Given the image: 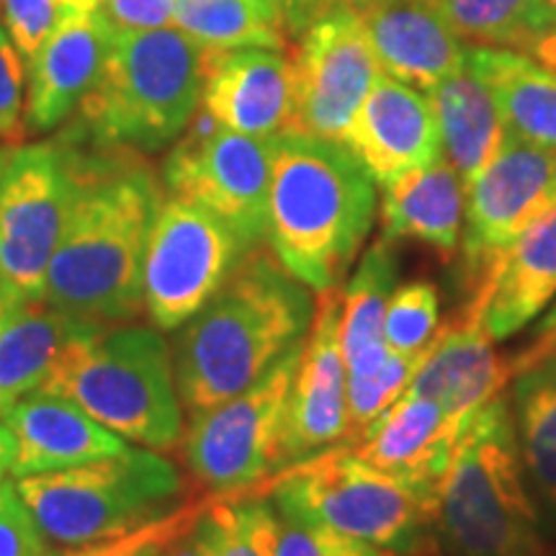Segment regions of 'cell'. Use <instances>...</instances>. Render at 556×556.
I'll return each mask as SVG.
<instances>
[{"label": "cell", "mask_w": 556, "mask_h": 556, "mask_svg": "<svg viewBox=\"0 0 556 556\" xmlns=\"http://www.w3.org/2000/svg\"><path fill=\"white\" fill-rule=\"evenodd\" d=\"M65 139L78 186L41 299L83 323H135L144 309L142 263L163 180L135 150Z\"/></svg>", "instance_id": "obj_1"}, {"label": "cell", "mask_w": 556, "mask_h": 556, "mask_svg": "<svg viewBox=\"0 0 556 556\" xmlns=\"http://www.w3.org/2000/svg\"><path fill=\"white\" fill-rule=\"evenodd\" d=\"M309 287L266 242L245 250L208 302L173 338V368L189 415L219 405L266 377L302 343L315 317Z\"/></svg>", "instance_id": "obj_2"}, {"label": "cell", "mask_w": 556, "mask_h": 556, "mask_svg": "<svg viewBox=\"0 0 556 556\" xmlns=\"http://www.w3.org/2000/svg\"><path fill=\"white\" fill-rule=\"evenodd\" d=\"M377 219V180L338 139H274L266 242L276 261L312 291L336 289Z\"/></svg>", "instance_id": "obj_3"}, {"label": "cell", "mask_w": 556, "mask_h": 556, "mask_svg": "<svg viewBox=\"0 0 556 556\" xmlns=\"http://www.w3.org/2000/svg\"><path fill=\"white\" fill-rule=\"evenodd\" d=\"M206 60L208 50L178 26L114 34L101 78L65 137L135 152L168 148L199 114Z\"/></svg>", "instance_id": "obj_4"}, {"label": "cell", "mask_w": 556, "mask_h": 556, "mask_svg": "<svg viewBox=\"0 0 556 556\" xmlns=\"http://www.w3.org/2000/svg\"><path fill=\"white\" fill-rule=\"evenodd\" d=\"M41 389L73 400L127 443L157 454L184 443L173 351L155 325H103L75 338Z\"/></svg>", "instance_id": "obj_5"}, {"label": "cell", "mask_w": 556, "mask_h": 556, "mask_svg": "<svg viewBox=\"0 0 556 556\" xmlns=\"http://www.w3.org/2000/svg\"><path fill=\"white\" fill-rule=\"evenodd\" d=\"M435 539L448 556L544 554L505 394L464 417L451 467L438 484Z\"/></svg>", "instance_id": "obj_6"}, {"label": "cell", "mask_w": 556, "mask_h": 556, "mask_svg": "<svg viewBox=\"0 0 556 556\" xmlns=\"http://www.w3.org/2000/svg\"><path fill=\"white\" fill-rule=\"evenodd\" d=\"M261 495L278 516L366 541L394 556H422L435 539L438 492L371 467L348 446L289 464Z\"/></svg>", "instance_id": "obj_7"}, {"label": "cell", "mask_w": 556, "mask_h": 556, "mask_svg": "<svg viewBox=\"0 0 556 556\" xmlns=\"http://www.w3.org/2000/svg\"><path fill=\"white\" fill-rule=\"evenodd\" d=\"M16 490L41 533L65 552L119 539L186 503L176 464L142 446L16 479Z\"/></svg>", "instance_id": "obj_8"}, {"label": "cell", "mask_w": 556, "mask_h": 556, "mask_svg": "<svg viewBox=\"0 0 556 556\" xmlns=\"http://www.w3.org/2000/svg\"><path fill=\"white\" fill-rule=\"evenodd\" d=\"M299 351L302 343L245 392L191 415L184 433L186 464L204 490L214 495L255 492L289 467L283 430Z\"/></svg>", "instance_id": "obj_9"}, {"label": "cell", "mask_w": 556, "mask_h": 556, "mask_svg": "<svg viewBox=\"0 0 556 556\" xmlns=\"http://www.w3.org/2000/svg\"><path fill=\"white\" fill-rule=\"evenodd\" d=\"M78 173L65 137L5 148L0 160V289L41 296Z\"/></svg>", "instance_id": "obj_10"}, {"label": "cell", "mask_w": 556, "mask_h": 556, "mask_svg": "<svg viewBox=\"0 0 556 556\" xmlns=\"http://www.w3.org/2000/svg\"><path fill=\"white\" fill-rule=\"evenodd\" d=\"M274 139H258L222 127L199 109L189 129L163 163L168 197L191 201L238 235L245 248L266 242Z\"/></svg>", "instance_id": "obj_11"}, {"label": "cell", "mask_w": 556, "mask_h": 556, "mask_svg": "<svg viewBox=\"0 0 556 556\" xmlns=\"http://www.w3.org/2000/svg\"><path fill=\"white\" fill-rule=\"evenodd\" d=\"M245 248L219 217L191 201L168 197L152 219L142 263L144 312L157 330L186 325L217 294Z\"/></svg>", "instance_id": "obj_12"}, {"label": "cell", "mask_w": 556, "mask_h": 556, "mask_svg": "<svg viewBox=\"0 0 556 556\" xmlns=\"http://www.w3.org/2000/svg\"><path fill=\"white\" fill-rule=\"evenodd\" d=\"M554 206L556 150L528 144L505 131L495 157L464 199L458 278L469 296L482 287L500 255Z\"/></svg>", "instance_id": "obj_13"}, {"label": "cell", "mask_w": 556, "mask_h": 556, "mask_svg": "<svg viewBox=\"0 0 556 556\" xmlns=\"http://www.w3.org/2000/svg\"><path fill=\"white\" fill-rule=\"evenodd\" d=\"M294 127L291 131L338 139L381 75L364 24L343 5H330L296 37Z\"/></svg>", "instance_id": "obj_14"}, {"label": "cell", "mask_w": 556, "mask_h": 556, "mask_svg": "<svg viewBox=\"0 0 556 556\" xmlns=\"http://www.w3.org/2000/svg\"><path fill=\"white\" fill-rule=\"evenodd\" d=\"M345 358L340 340V289L319 291L309 332L302 340L287 405L283 451L302 462L351 438L345 392Z\"/></svg>", "instance_id": "obj_15"}, {"label": "cell", "mask_w": 556, "mask_h": 556, "mask_svg": "<svg viewBox=\"0 0 556 556\" xmlns=\"http://www.w3.org/2000/svg\"><path fill=\"white\" fill-rule=\"evenodd\" d=\"M343 144L384 189L443 157V139L428 93L381 73L366 93Z\"/></svg>", "instance_id": "obj_16"}, {"label": "cell", "mask_w": 556, "mask_h": 556, "mask_svg": "<svg viewBox=\"0 0 556 556\" xmlns=\"http://www.w3.org/2000/svg\"><path fill=\"white\" fill-rule=\"evenodd\" d=\"M294 62L281 50L208 52L201 109L240 135L276 139L294 127Z\"/></svg>", "instance_id": "obj_17"}, {"label": "cell", "mask_w": 556, "mask_h": 556, "mask_svg": "<svg viewBox=\"0 0 556 556\" xmlns=\"http://www.w3.org/2000/svg\"><path fill=\"white\" fill-rule=\"evenodd\" d=\"M114 31L99 11L70 13L26 62V135H47L73 119L99 83Z\"/></svg>", "instance_id": "obj_18"}, {"label": "cell", "mask_w": 556, "mask_h": 556, "mask_svg": "<svg viewBox=\"0 0 556 556\" xmlns=\"http://www.w3.org/2000/svg\"><path fill=\"white\" fill-rule=\"evenodd\" d=\"M510 379H516V358L500 356L482 315L469 304L456 323L433 338L405 392L438 402L448 417H467L500 397Z\"/></svg>", "instance_id": "obj_19"}, {"label": "cell", "mask_w": 556, "mask_h": 556, "mask_svg": "<svg viewBox=\"0 0 556 556\" xmlns=\"http://www.w3.org/2000/svg\"><path fill=\"white\" fill-rule=\"evenodd\" d=\"M462 422L464 417H448L438 402L402 392L345 446L371 467L438 492L454 458Z\"/></svg>", "instance_id": "obj_20"}, {"label": "cell", "mask_w": 556, "mask_h": 556, "mask_svg": "<svg viewBox=\"0 0 556 556\" xmlns=\"http://www.w3.org/2000/svg\"><path fill=\"white\" fill-rule=\"evenodd\" d=\"M3 420L16 441L11 479L78 467L129 448L124 438L103 428L73 400L45 389L13 402Z\"/></svg>", "instance_id": "obj_21"}, {"label": "cell", "mask_w": 556, "mask_h": 556, "mask_svg": "<svg viewBox=\"0 0 556 556\" xmlns=\"http://www.w3.org/2000/svg\"><path fill=\"white\" fill-rule=\"evenodd\" d=\"M358 18L381 73L422 93L467 65V47L433 0H381Z\"/></svg>", "instance_id": "obj_22"}, {"label": "cell", "mask_w": 556, "mask_h": 556, "mask_svg": "<svg viewBox=\"0 0 556 556\" xmlns=\"http://www.w3.org/2000/svg\"><path fill=\"white\" fill-rule=\"evenodd\" d=\"M556 296V206L533 222L490 268L469 296L492 340H507L533 323Z\"/></svg>", "instance_id": "obj_23"}, {"label": "cell", "mask_w": 556, "mask_h": 556, "mask_svg": "<svg viewBox=\"0 0 556 556\" xmlns=\"http://www.w3.org/2000/svg\"><path fill=\"white\" fill-rule=\"evenodd\" d=\"M96 328L103 325L70 317L41 296L0 289V417L13 402L41 389L62 351Z\"/></svg>", "instance_id": "obj_24"}, {"label": "cell", "mask_w": 556, "mask_h": 556, "mask_svg": "<svg viewBox=\"0 0 556 556\" xmlns=\"http://www.w3.org/2000/svg\"><path fill=\"white\" fill-rule=\"evenodd\" d=\"M462 178L443 155L426 168L407 173L381 193V238L389 242L415 240L454 255L464 227Z\"/></svg>", "instance_id": "obj_25"}, {"label": "cell", "mask_w": 556, "mask_h": 556, "mask_svg": "<svg viewBox=\"0 0 556 556\" xmlns=\"http://www.w3.org/2000/svg\"><path fill=\"white\" fill-rule=\"evenodd\" d=\"M428 99L441 127L443 155L467 191L503 144L505 124L495 93L467 62L458 73L428 90Z\"/></svg>", "instance_id": "obj_26"}, {"label": "cell", "mask_w": 556, "mask_h": 556, "mask_svg": "<svg viewBox=\"0 0 556 556\" xmlns=\"http://www.w3.org/2000/svg\"><path fill=\"white\" fill-rule=\"evenodd\" d=\"M467 62L495 93L507 135L556 150V73L518 50L471 47Z\"/></svg>", "instance_id": "obj_27"}, {"label": "cell", "mask_w": 556, "mask_h": 556, "mask_svg": "<svg viewBox=\"0 0 556 556\" xmlns=\"http://www.w3.org/2000/svg\"><path fill=\"white\" fill-rule=\"evenodd\" d=\"M400 258L394 242L379 238L361 255L358 266L340 289V340L348 377L377 371L389 356L384 315L389 296L400 287Z\"/></svg>", "instance_id": "obj_28"}, {"label": "cell", "mask_w": 556, "mask_h": 556, "mask_svg": "<svg viewBox=\"0 0 556 556\" xmlns=\"http://www.w3.org/2000/svg\"><path fill=\"white\" fill-rule=\"evenodd\" d=\"M510 409L526 475L556 507V353L518 368Z\"/></svg>", "instance_id": "obj_29"}, {"label": "cell", "mask_w": 556, "mask_h": 556, "mask_svg": "<svg viewBox=\"0 0 556 556\" xmlns=\"http://www.w3.org/2000/svg\"><path fill=\"white\" fill-rule=\"evenodd\" d=\"M173 26L186 31L208 52L289 50V34L253 0H176Z\"/></svg>", "instance_id": "obj_30"}, {"label": "cell", "mask_w": 556, "mask_h": 556, "mask_svg": "<svg viewBox=\"0 0 556 556\" xmlns=\"http://www.w3.org/2000/svg\"><path fill=\"white\" fill-rule=\"evenodd\" d=\"M201 526L208 556H276L278 513L261 492L208 500Z\"/></svg>", "instance_id": "obj_31"}, {"label": "cell", "mask_w": 556, "mask_h": 556, "mask_svg": "<svg viewBox=\"0 0 556 556\" xmlns=\"http://www.w3.org/2000/svg\"><path fill=\"white\" fill-rule=\"evenodd\" d=\"M536 0H433L462 41L492 50L528 52Z\"/></svg>", "instance_id": "obj_32"}, {"label": "cell", "mask_w": 556, "mask_h": 556, "mask_svg": "<svg viewBox=\"0 0 556 556\" xmlns=\"http://www.w3.org/2000/svg\"><path fill=\"white\" fill-rule=\"evenodd\" d=\"M438 289L430 281H407L389 296L384 315V343L394 353H420L438 336Z\"/></svg>", "instance_id": "obj_33"}, {"label": "cell", "mask_w": 556, "mask_h": 556, "mask_svg": "<svg viewBox=\"0 0 556 556\" xmlns=\"http://www.w3.org/2000/svg\"><path fill=\"white\" fill-rule=\"evenodd\" d=\"M430 348V345H428ZM428 348L420 353H394L389 351L377 371L366 377H345L348 417H351V438L361 433L374 417H379L389 405L402 397L409 381L428 356ZM348 438V441H351Z\"/></svg>", "instance_id": "obj_34"}, {"label": "cell", "mask_w": 556, "mask_h": 556, "mask_svg": "<svg viewBox=\"0 0 556 556\" xmlns=\"http://www.w3.org/2000/svg\"><path fill=\"white\" fill-rule=\"evenodd\" d=\"M206 505L208 497H191L184 505H178L176 510H170L168 516L150 520V523L139 526L137 531L124 533L119 539L101 541V544L93 546L73 548V552L60 556H163L173 541L199 523Z\"/></svg>", "instance_id": "obj_35"}, {"label": "cell", "mask_w": 556, "mask_h": 556, "mask_svg": "<svg viewBox=\"0 0 556 556\" xmlns=\"http://www.w3.org/2000/svg\"><path fill=\"white\" fill-rule=\"evenodd\" d=\"M65 16L62 0H0V18L24 62L41 50Z\"/></svg>", "instance_id": "obj_36"}, {"label": "cell", "mask_w": 556, "mask_h": 556, "mask_svg": "<svg viewBox=\"0 0 556 556\" xmlns=\"http://www.w3.org/2000/svg\"><path fill=\"white\" fill-rule=\"evenodd\" d=\"M62 552L41 528L18 495L16 484L0 482V556H60Z\"/></svg>", "instance_id": "obj_37"}, {"label": "cell", "mask_w": 556, "mask_h": 556, "mask_svg": "<svg viewBox=\"0 0 556 556\" xmlns=\"http://www.w3.org/2000/svg\"><path fill=\"white\" fill-rule=\"evenodd\" d=\"M276 556H394L366 541L278 516Z\"/></svg>", "instance_id": "obj_38"}, {"label": "cell", "mask_w": 556, "mask_h": 556, "mask_svg": "<svg viewBox=\"0 0 556 556\" xmlns=\"http://www.w3.org/2000/svg\"><path fill=\"white\" fill-rule=\"evenodd\" d=\"M26 62L0 26V148H16L26 135Z\"/></svg>", "instance_id": "obj_39"}, {"label": "cell", "mask_w": 556, "mask_h": 556, "mask_svg": "<svg viewBox=\"0 0 556 556\" xmlns=\"http://www.w3.org/2000/svg\"><path fill=\"white\" fill-rule=\"evenodd\" d=\"M99 13L114 34L163 29L173 26L176 0H101Z\"/></svg>", "instance_id": "obj_40"}, {"label": "cell", "mask_w": 556, "mask_h": 556, "mask_svg": "<svg viewBox=\"0 0 556 556\" xmlns=\"http://www.w3.org/2000/svg\"><path fill=\"white\" fill-rule=\"evenodd\" d=\"M548 353H556V302L552 304V307H548L544 319L539 323L531 348H528V351H523L516 358V374L523 364H531V361L544 358V356H548Z\"/></svg>", "instance_id": "obj_41"}, {"label": "cell", "mask_w": 556, "mask_h": 556, "mask_svg": "<svg viewBox=\"0 0 556 556\" xmlns=\"http://www.w3.org/2000/svg\"><path fill=\"white\" fill-rule=\"evenodd\" d=\"M163 556H208L206 533H204V526H201V518L191 531H186L184 536L173 541L170 548Z\"/></svg>", "instance_id": "obj_42"}, {"label": "cell", "mask_w": 556, "mask_h": 556, "mask_svg": "<svg viewBox=\"0 0 556 556\" xmlns=\"http://www.w3.org/2000/svg\"><path fill=\"white\" fill-rule=\"evenodd\" d=\"M552 29H556V0H536V3H533V18H531L533 41H536L541 34Z\"/></svg>", "instance_id": "obj_43"}, {"label": "cell", "mask_w": 556, "mask_h": 556, "mask_svg": "<svg viewBox=\"0 0 556 556\" xmlns=\"http://www.w3.org/2000/svg\"><path fill=\"white\" fill-rule=\"evenodd\" d=\"M528 54H531V58H536L541 65H546L548 70H554L556 73V29L541 34V37L533 41L531 47H528Z\"/></svg>", "instance_id": "obj_44"}, {"label": "cell", "mask_w": 556, "mask_h": 556, "mask_svg": "<svg viewBox=\"0 0 556 556\" xmlns=\"http://www.w3.org/2000/svg\"><path fill=\"white\" fill-rule=\"evenodd\" d=\"M13 456H16V441H13V433L5 426L3 417H0V482L11 477Z\"/></svg>", "instance_id": "obj_45"}, {"label": "cell", "mask_w": 556, "mask_h": 556, "mask_svg": "<svg viewBox=\"0 0 556 556\" xmlns=\"http://www.w3.org/2000/svg\"><path fill=\"white\" fill-rule=\"evenodd\" d=\"M332 3L336 5H343V9H348L351 13H364V11H368L371 9V5H377V3H381V0H332Z\"/></svg>", "instance_id": "obj_46"}, {"label": "cell", "mask_w": 556, "mask_h": 556, "mask_svg": "<svg viewBox=\"0 0 556 556\" xmlns=\"http://www.w3.org/2000/svg\"><path fill=\"white\" fill-rule=\"evenodd\" d=\"M3 150H5V148H0V160H3Z\"/></svg>", "instance_id": "obj_47"}]
</instances>
